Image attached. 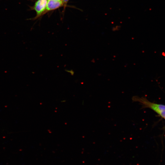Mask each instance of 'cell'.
Wrapping results in <instances>:
<instances>
[{
    "mask_svg": "<svg viewBox=\"0 0 165 165\" xmlns=\"http://www.w3.org/2000/svg\"><path fill=\"white\" fill-rule=\"evenodd\" d=\"M132 99L133 102H139L142 105V107L152 109L165 119V105L152 103L145 98L137 96H133Z\"/></svg>",
    "mask_w": 165,
    "mask_h": 165,
    "instance_id": "6da1fadb",
    "label": "cell"
},
{
    "mask_svg": "<svg viewBox=\"0 0 165 165\" xmlns=\"http://www.w3.org/2000/svg\"><path fill=\"white\" fill-rule=\"evenodd\" d=\"M47 1V0H38L36 2L33 9L36 12V17L39 16L46 9Z\"/></svg>",
    "mask_w": 165,
    "mask_h": 165,
    "instance_id": "7a4b0ae2",
    "label": "cell"
},
{
    "mask_svg": "<svg viewBox=\"0 0 165 165\" xmlns=\"http://www.w3.org/2000/svg\"><path fill=\"white\" fill-rule=\"evenodd\" d=\"M63 4L62 1L61 0H49L46 10L47 11L54 10L62 6Z\"/></svg>",
    "mask_w": 165,
    "mask_h": 165,
    "instance_id": "3957f363",
    "label": "cell"
}]
</instances>
